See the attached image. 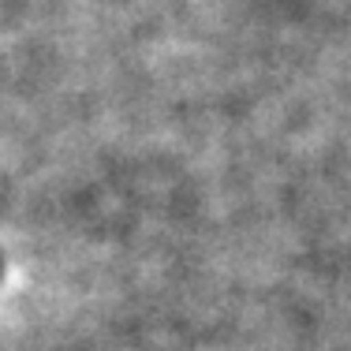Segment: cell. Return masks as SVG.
Returning a JSON list of instances; mask_svg holds the SVG:
<instances>
[{
    "mask_svg": "<svg viewBox=\"0 0 351 351\" xmlns=\"http://www.w3.org/2000/svg\"><path fill=\"white\" fill-rule=\"evenodd\" d=\"M0 277H4V258H0Z\"/></svg>",
    "mask_w": 351,
    "mask_h": 351,
    "instance_id": "obj_1",
    "label": "cell"
}]
</instances>
